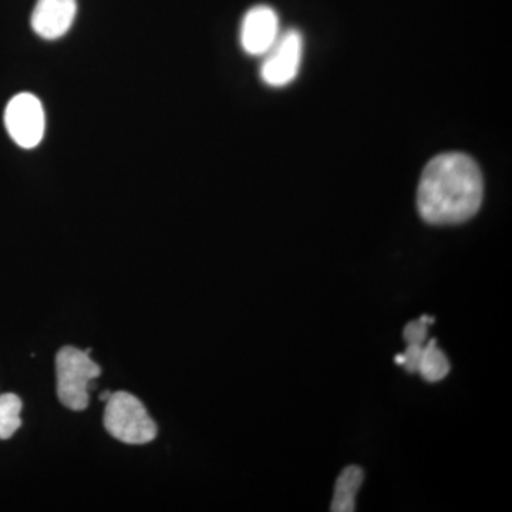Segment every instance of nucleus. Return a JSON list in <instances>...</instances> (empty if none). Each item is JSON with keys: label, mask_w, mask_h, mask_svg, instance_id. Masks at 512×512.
<instances>
[{"label": "nucleus", "mask_w": 512, "mask_h": 512, "mask_svg": "<svg viewBox=\"0 0 512 512\" xmlns=\"http://www.w3.org/2000/svg\"><path fill=\"white\" fill-rule=\"evenodd\" d=\"M483 197V174L476 161L467 154L444 153L421 174L417 208L427 224H461L477 214Z\"/></svg>", "instance_id": "obj_1"}, {"label": "nucleus", "mask_w": 512, "mask_h": 512, "mask_svg": "<svg viewBox=\"0 0 512 512\" xmlns=\"http://www.w3.org/2000/svg\"><path fill=\"white\" fill-rule=\"evenodd\" d=\"M100 375V366L84 350L64 346L57 352V396L67 409L73 412L87 409L92 382Z\"/></svg>", "instance_id": "obj_2"}, {"label": "nucleus", "mask_w": 512, "mask_h": 512, "mask_svg": "<svg viewBox=\"0 0 512 512\" xmlns=\"http://www.w3.org/2000/svg\"><path fill=\"white\" fill-rule=\"evenodd\" d=\"M104 427L126 444H147L156 439L157 426L144 404L128 392L111 393L104 409Z\"/></svg>", "instance_id": "obj_3"}, {"label": "nucleus", "mask_w": 512, "mask_h": 512, "mask_svg": "<svg viewBox=\"0 0 512 512\" xmlns=\"http://www.w3.org/2000/svg\"><path fill=\"white\" fill-rule=\"evenodd\" d=\"M5 126L10 138L25 150L42 143L46 116L42 103L30 93H20L9 101L5 110Z\"/></svg>", "instance_id": "obj_4"}, {"label": "nucleus", "mask_w": 512, "mask_h": 512, "mask_svg": "<svg viewBox=\"0 0 512 512\" xmlns=\"http://www.w3.org/2000/svg\"><path fill=\"white\" fill-rule=\"evenodd\" d=\"M303 56V37L296 29H289L279 35L275 45L264 55L261 77L272 87L292 83L298 76Z\"/></svg>", "instance_id": "obj_5"}, {"label": "nucleus", "mask_w": 512, "mask_h": 512, "mask_svg": "<svg viewBox=\"0 0 512 512\" xmlns=\"http://www.w3.org/2000/svg\"><path fill=\"white\" fill-rule=\"evenodd\" d=\"M281 35L274 9L258 5L245 13L241 25V46L249 56H264Z\"/></svg>", "instance_id": "obj_6"}, {"label": "nucleus", "mask_w": 512, "mask_h": 512, "mask_svg": "<svg viewBox=\"0 0 512 512\" xmlns=\"http://www.w3.org/2000/svg\"><path fill=\"white\" fill-rule=\"evenodd\" d=\"M76 13V0H37L32 28L43 39H60L72 28Z\"/></svg>", "instance_id": "obj_7"}, {"label": "nucleus", "mask_w": 512, "mask_h": 512, "mask_svg": "<svg viewBox=\"0 0 512 512\" xmlns=\"http://www.w3.org/2000/svg\"><path fill=\"white\" fill-rule=\"evenodd\" d=\"M363 470L357 466L346 467L340 473L335 485V495H333L330 511L332 512H352L356 508V494L362 487Z\"/></svg>", "instance_id": "obj_8"}, {"label": "nucleus", "mask_w": 512, "mask_h": 512, "mask_svg": "<svg viewBox=\"0 0 512 512\" xmlns=\"http://www.w3.org/2000/svg\"><path fill=\"white\" fill-rule=\"evenodd\" d=\"M416 373H420L421 377L430 383L440 382L450 373V362L437 346L436 339H430L424 343Z\"/></svg>", "instance_id": "obj_9"}, {"label": "nucleus", "mask_w": 512, "mask_h": 512, "mask_svg": "<svg viewBox=\"0 0 512 512\" xmlns=\"http://www.w3.org/2000/svg\"><path fill=\"white\" fill-rule=\"evenodd\" d=\"M23 403L15 393L0 394V440H9L22 426Z\"/></svg>", "instance_id": "obj_10"}, {"label": "nucleus", "mask_w": 512, "mask_h": 512, "mask_svg": "<svg viewBox=\"0 0 512 512\" xmlns=\"http://www.w3.org/2000/svg\"><path fill=\"white\" fill-rule=\"evenodd\" d=\"M110 396H111V392H104L103 394H100V400H109L110 399Z\"/></svg>", "instance_id": "obj_11"}]
</instances>
